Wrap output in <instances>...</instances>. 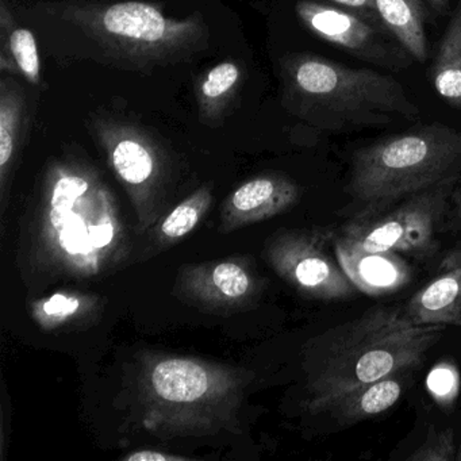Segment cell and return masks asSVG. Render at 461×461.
<instances>
[{"instance_id":"obj_12","label":"cell","mask_w":461,"mask_h":461,"mask_svg":"<svg viewBox=\"0 0 461 461\" xmlns=\"http://www.w3.org/2000/svg\"><path fill=\"white\" fill-rule=\"evenodd\" d=\"M431 77L438 95L461 109V2L439 42Z\"/></svg>"},{"instance_id":"obj_7","label":"cell","mask_w":461,"mask_h":461,"mask_svg":"<svg viewBox=\"0 0 461 461\" xmlns=\"http://www.w3.org/2000/svg\"><path fill=\"white\" fill-rule=\"evenodd\" d=\"M439 272L410 298L404 312L420 325L461 326V244L442 258Z\"/></svg>"},{"instance_id":"obj_21","label":"cell","mask_w":461,"mask_h":461,"mask_svg":"<svg viewBox=\"0 0 461 461\" xmlns=\"http://www.w3.org/2000/svg\"><path fill=\"white\" fill-rule=\"evenodd\" d=\"M13 29V18L7 10L6 4H2L0 12V69L2 72H9L12 75L21 74L20 68L13 59L9 48V39Z\"/></svg>"},{"instance_id":"obj_2","label":"cell","mask_w":461,"mask_h":461,"mask_svg":"<svg viewBox=\"0 0 461 461\" xmlns=\"http://www.w3.org/2000/svg\"><path fill=\"white\" fill-rule=\"evenodd\" d=\"M285 77L296 114L320 131L344 133L420 114L398 80L372 69L296 55L285 64Z\"/></svg>"},{"instance_id":"obj_26","label":"cell","mask_w":461,"mask_h":461,"mask_svg":"<svg viewBox=\"0 0 461 461\" xmlns=\"http://www.w3.org/2000/svg\"><path fill=\"white\" fill-rule=\"evenodd\" d=\"M128 460L131 461H155V460H182V457H171V456L163 455V453L158 452H139L136 455L129 456Z\"/></svg>"},{"instance_id":"obj_4","label":"cell","mask_w":461,"mask_h":461,"mask_svg":"<svg viewBox=\"0 0 461 461\" xmlns=\"http://www.w3.org/2000/svg\"><path fill=\"white\" fill-rule=\"evenodd\" d=\"M63 17L109 55L131 66L172 63L193 53L206 39L201 18L172 20L155 5L144 2L72 4Z\"/></svg>"},{"instance_id":"obj_13","label":"cell","mask_w":461,"mask_h":461,"mask_svg":"<svg viewBox=\"0 0 461 461\" xmlns=\"http://www.w3.org/2000/svg\"><path fill=\"white\" fill-rule=\"evenodd\" d=\"M345 271L356 287L366 293L393 290L406 280L403 261L395 253L366 256L339 255Z\"/></svg>"},{"instance_id":"obj_6","label":"cell","mask_w":461,"mask_h":461,"mask_svg":"<svg viewBox=\"0 0 461 461\" xmlns=\"http://www.w3.org/2000/svg\"><path fill=\"white\" fill-rule=\"evenodd\" d=\"M296 14L312 33L356 58L388 68H404L409 64L406 50H398L384 34L369 25L360 15L339 7L301 0Z\"/></svg>"},{"instance_id":"obj_20","label":"cell","mask_w":461,"mask_h":461,"mask_svg":"<svg viewBox=\"0 0 461 461\" xmlns=\"http://www.w3.org/2000/svg\"><path fill=\"white\" fill-rule=\"evenodd\" d=\"M199 212L191 203H183L164 221L161 230L168 237H182L195 228Z\"/></svg>"},{"instance_id":"obj_16","label":"cell","mask_w":461,"mask_h":461,"mask_svg":"<svg viewBox=\"0 0 461 461\" xmlns=\"http://www.w3.org/2000/svg\"><path fill=\"white\" fill-rule=\"evenodd\" d=\"M296 190L287 182L274 179H256L234 193L231 203L240 212H250L268 204H285L295 198Z\"/></svg>"},{"instance_id":"obj_8","label":"cell","mask_w":461,"mask_h":461,"mask_svg":"<svg viewBox=\"0 0 461 461\" xmlns=\"http://www.w3.org/2000/svg\"><path fill=\"white\" fill-rule=\"evenodd\" d=\"M94 125L110 150L118 176L133 185L148 182L155 172V156L144 136L129 123L99 120Z\"/></svg>"},{"instance_id":"obj_29","label":"cell","mask_w":461,"mask_h":461,"mask_svg":"<svg viewBox=\"0 0 461 461\" xmlns=\"http://www.w3.org/2000/svg\"><path fill=\"white\" fill-rule=\"evenodd\" d=\"M456 460H461V447L458 450L457 455H456Z\"/></svg>"},{"instance_id":"obj_18","label":"cell","mask_w":461,"mask_h":461,"mask_svg":"<svg viewBox=\"0 0 461 461\" xmlns=\"http://www.w3.org/2000/svg\"><path fill=\"white\" fill-rule=\"evenodd\" d=\"M455 436L450 429L436 431L430 429L428 438L407 457L410 461H452L456 460Z\"/></svg>"},{"instance_id":"obj_28","label":"cell","mask_w":461,"mask_h":461,"mask_svg":"<svg viewBox=\"0 0 461 461\" xmlns=\"http://www.w3.org/2000/svg\"><path fill=\"white\" fill-rule=\"evenodd\" d=\"M429 5L434 7L436 10H442L447 7V5L449 4L450 0H426Z\"/></svg>"},{"instance_id":"obj_25","label":"cell","mask_w":461,"mask_h":461,"mask_svg":"<svg viewBox=\"0 0 461 461\" xmlns=\"http://www.w3.org/2000/svg\"><path fill=\"white\" fill-rule=\"evenodd\" d=\"M114 237V229L110 223L90 226V240L94 249H101L112 242Z\"/></svg>"},{"instance_id":"obj_3","label":"cell","mask_w":461,"mask_h":461,"mask_svg":"<svg viewBox=\"0 0 461 461\" xmlns=\"http://www.w3.org/2000/svg\"><path fill=\"white\" fill-rule=\"evenodd\" d=\"M461 177V129L431 123L356 150L345 191L363 220L401 199Z\"/></svg>"},{"instance_id":"obj_15","label":"cell","mask_w":461,"mask_h":461,"mask_svg":"<svg viewBox=\"0 0 461 461\" xmlns=\"http://www.w3.org/2000/svg\"><path fill=\"white\" fill-rule=\"evenodd\" d=\"M241 80L237 64L225 61L207 72L198 87L199 109L203 120H214L225 109Z\"/></svg>"},{"instance_id":"obj_27","label":"cell","mask_w":461,"mask_h":461,"mask_svg":"<svg viewBox=\"0 0 461 461\" xmlns=\"http://www.w3.org/2000/svg\"><path fill=\"white\" fill-rule=\"evenodd\" d=\"M450 203H452L456 223H457L458 230H460L461 234V188L456 187L453 190L452 196H450ZM458 244H461V240Z\"/></svg>"},{"instance_id":"obj_24","label":"cell","mask_w":461,"mask_h":461,"mask_svg":"<svg viewBox=\"0 0 461 461\" xmlns=\"http://www.w3.org/2000/svg\"><path fill=\"white\" fill-rule=\"evenodd\" d=\"M453 382H455V379H453V375L450 374L449 369H434L430 377H429V387L434 393L445 395L452 388Z\"/></svg>"},{"instance_id":"obj_10","label":"cell","mask_w":461,"mask_h":461,"mask_svg":"<svg viewBox=\"0 0 461 461\" xmlns=\"http://www.w3.org/2000/svg\"><path fill=\"white\" fill-rule=\"evenodd\" d=\"M402 391L403 384L398 376L385 377L334 399L323 411H330L341 425H353L393 407Z\"/></svg>"},{"instance_id":"obj_1","label":"cell","mask_w":461,"mask_h":461,"mask_svg":"<svg viewBox=\"0 0 461 461\" xmlns=\"http://www.w3.org/2000/svg\"><path fill=\"white\" fill-rule=\"evenodd\" d=\"M444 325L415 323L401 307H374L337 325L318 341L312 361V407L420 366L441 339Z\"/></svg>"},{"instance_id":"obj_11","label":"cell","mask_w":461,"mask_h":461,"mask_svg":"<svg viewBox=\"0 0 461 461\" xmlns=\"http://www.w3.org/2000/svg\"><path fill=\"white\" fill-rule=\"evenodd\" d=\"M153 387L164 401L188 403L198 401L209 390L206 369L193 361L172 358L156 366L152 374Z\"/></svg>"},{"instance_id":"obj_19","label":"cell","mask_w":461,"mask_h":461,"mask_svg":"<svg viewBox=\"0 0 461 461\" xmlns=\"http://www.w3.org/2000/svg\"><path fill=\"white\" fill-rule=\"evenodd\" d=\"M212 279H214L218 290L229 298H240L249 288V279H248L247 274L241 267L236 266V264H220L214 269Z\"/></svg>"},{"instance_id":"obj_9","label":"cell","mask_w":461,"mask_h":461,"mask_svg":"<svg viewBox=\"0 0 461 461\" xmlns=\"http://www.w3.org/2000/svg\"><path fill=\"white\" fill-rule=\"evenodd\" d=\"M377 15L393 39L414 60L428 59L425 12L420 0H375Z\"/></svg>"},{"instance_id":"obj_14","label":"cell","mask_w":461,"mask_h":461,"mask_svg":"<svg viewBox=\"0 0 461 461\" xmlns=\"http://www.w3.org/2000/svg\"><path fill=\"white\" fill-rule=\"evenodd\" d=\"M26 126V104L20 86L9 77L0 83V169L6 174Z\"/></svg>"},{"instance_id":"obj_23","label":"cell","mask_w":461,"mask_h":461,"mask_svg":"<svg viewBox=\"0 0 461 461\" xmlns=\"http://www.w3.org/2000/svg\"><path fill=\"white\" fill-rule=\"evenodd\" d=\"M337 6L344 7L349 12H355V14L366 15V18L379 17L376 12L375 0H330Z\"/></svg>"},{"instance_id":"obj_5","label":"cell","mask_w":461,"mask_h":461,"mask_svg":"<svg viewBox=\"0 0 461 461\" xmlns=\"http://www.w3.org/2000/svg\"><path fill=\"white\" fill-rule=\"evenodd\" d=\"M461 177L411 194L363 220H350L337 234L339 255L395 253L429 258L438 249V229Z\"/></svg>"},{"instance_id":"obj_17","label":"cell","mask_w":461,"mask_h":461,"mask_svg":"<svg viewBox=\"0 0 461 461\" xmlns=\"http://www.w3.org/2000/svg\"><path fill=\"white\" fill-rule=\"evenodd\" d=\"M9 48L21 75L31 85H39L41 79V63L34 34L28 29H14L10 34Z\"/></svg>"},{"instance_id":"obj_22","label":"cell","mask_w":461,"mask_h":461,"mask_svg":"<svg viewBox=\"0 0 461 461\" xmlns=\"http://www.w3.org/2000/svg\"><path fill=\"white\" fill-rule=\"evenodd\" d=\"M79 307V302L74 298L58 295L52 296L47 303L44 304V312L48 315H58V317H66V315L74 314Z\"/></svg>"}]
</instances>
